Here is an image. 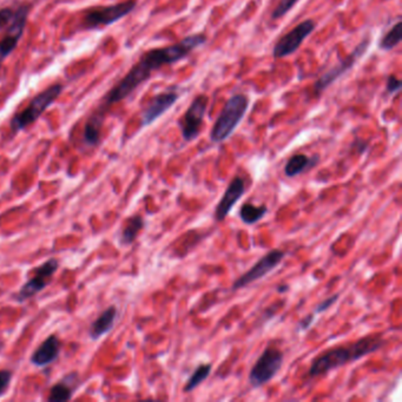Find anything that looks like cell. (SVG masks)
I'll return each mask as SVG.
<instances>
[{
    "label": "cell",
    "instance_id": "cell-1",
    "mask_svg": "<svg viewBox=\"0 0 402 402\" xmlns=\"http://www.w3.org/2000/svg\"><path fill=\"white\" fill-rule=\"evenodd\" d=\"M207 38L202 33L185 37L181 42L169 47L153 49L143 54L141 59L132 66L124 78L107 93L105 104L118 103L130 96L141 84L151 77L153 72L164 65H171L188 57L196 47L203 45Z\"/></svg>",
    "mask_w": 402,
    "mask_h": 402
},
{
    "label": "cell",
    "instance_id": "cell-2",
    "mask_svg": "<svg viewBox=\"0 0 402 402\" xmlns=\"http://www.w3.org/2000/svg\"><path fill=\"white\" fill-rule=\"evenodd\" d=\"M384 345V340L377 335H368L366 338H360L359 341L350 345L336 347L327 352L322 353L314 360L310 366V377H319L336 370L338 367L345 366L347 363L354 362L370 353L377 352Z\"/></svg>",
    "mask_w": 402,
    "mask_h": 402
},
{
    "label": "cell",
    "instance_id": "cell-3",
    "mask_svg": "<svg viewBox=\"0 0 402 402\" xmlns=\"http://www.w3.org/2000/svg\"><path fill=\"white\" fill-rule=\"evenodd\" d=\"M249 103V98L242 93L229 98L211 129V139L213 142H223L234 134L247 114Z\"/></svg>",
    "mask_w": 402,
    "mask_h": 402
},
{
    "label": "cell",
    "instance_id": "cell-4",
    "mask_svg": "<svg viewBox=\"0 0 402 402\" xmlns=\"http://www.w3.org/2000/svg\"><path fill=\"white\" fill-rule=\"evenodd\" d=\"M63 89L64 86L61 84H54L33 97L30 100L29 105L12 118V131H22L29 125L33 124L51 107V104H54L58 97L61 96Z\"/></svg>",
    "mask_w": 402,
    "mask_h": 402
},
{
    "label": "cell",
    "instance_id": "cell-5",
    "mask_svg": "<svg viewBox=\"0 0 402 402\" xmlns=\"http://www.w3.org/2000/svg\"><path fill=\"white\" fill-rule=\"evenodd\" d=\"M283 361L285 355L280 349L268 347L250 370L249 384L254 388H259L273 380L278 370H281Z\"/></svg>",
    "mask_w": 402,
    "mask_h": 402
},
{
    "label": "cell",
    "instance_id": "cell-6",
    "mask_svg": "<svg viewBox=\"0 0 402 402\" xmlns=\"http://www.w3.org/2000/svg\"><path fill=\"white\" fill-rule=\"evenodd\" d=\"M136 5L137 3L135 0H128V1L118 3V4L90 8L86 12L83 23L86 29L109 26L118 22L119 19L124 18L129 13H131Z\"/></svg>",
    "mask_w": 402,
    "mask_h": 402
},
{
    "label": "cell",
    "instance_id": "cell-7",
    "mask_svg": "<svg viewBox=\"0 0 402 402\" xmlns=\"http://www.w3.org/2000/svg\"><path fill=\"white\" fill-rule=\"evenodd\" d=\"M208 104H209V97L207 95H199L192 100L191 104L189 105L184 114L178 122L185 142H191L199 135L203 124L204 116L207 112Z\"/></svg>",
    "mask_w": 402,
    "mask_h": 402
},
{
    "label": "cell",
    "instance_id": "cell-8",
    "mask_svg": "<svg viewBox=\"0 0 402 402\" xmlns=\"http://www.w3.org/2000/svg\"><path fill=\"white\" fill-rule=\"evenodd\" d=\"M315 28L317 24L310 19L300 23L299 25H296L292 31L285 33V36L280 38L278 43L275 44L273 57L275 59H281L296 52Z\"/></svg>",
    "mask_w": 402,
    "mask_h": 402
},
{
    "label": "cell",
    "instance_id": "cell-9",
    "mask_svg": "<svg viewBox=\"0 0 402 402\" xmlns=\"http://www.w3.org/2000/svg\"><path fill=\"white\" fill-rule=\"evenodd\" d=\"M29 13V5H22L15 11V17L12 19L11 24L8 26L6 35L0 40V61H5L15 51L16 47H18L25 31Z\"/></svg>",
    "mask_w": 402,
    "mask_h": 402
},
{
    "label": "cell",
    "instance_id": "cell-10",
    "mask_svg": "<svg viewBox=\"0 0 402 402\" xmlns=\"http://www.w3.org/2000/svg\"><path fill=\"white\" fill-rule=\"evenodd\" d=\"M370 40H363L357 47L353 50L352 54H348L345 59L340 61V64L336 65L334 68L331 69L329 71L326 72L317 79V83L314 84V89L317 93H322L324 90L329 88L333 83L336 82L341 76L345 75V72H348L350 69L355 65L356 61L362 57L365 52L370 47Z\"/></svg>",
    "mask_w": 402,
    "mask_h": 402
},
{
    "label": "cell",
    "instance_id": "cell-11",
    "mask_svg": "<svg viewBox=\"0 0 402 402\" xmlns=\"http://www.w3.org/2000/svg\"><path fill=\"white\" fill-rule=\"evenodd\" d=\"M285 257V252L278 249L271 250V253H268L267 255H264L262 259L257 261V264L254 267L250 268L249 271L244 273L242 276H240L236 280L235 283L232 285V289L237 290V289L247 287L250 283L264 278L266 275L274 271L275 268L281 264Z\"/></svg>",
    "mask_w": 402,
    "mask_h": 402
},
{
    "label": "cell",
    "instance_id": "cell-12",
    "mask_svg": "<svg viewBox=\"0 0 402 402\" xmlns=\"http://www.w3.org/2000/svg\"><path fill=\"white\" fill-rule=\"evenodd\" d=\"M58 261L49 260L45 264H42L40 267L36 268L33 271V276L23 285L20 289L17 299L19 301H25V300L32 297L38 292H42L49 283L54 276V273L58 269Z\"/></svg>",
    "mask_w": 402,
    "mask_h": 402
},
{
    "label": "cell",
    "instance_id": "cell-13",
    "mask_svg": "<svg viewBox=\"0 0 402 402\" xmlns=\"http://www.w3.org/2000/svg\"><path fill=\"white\" fill-rule=\"evenodd\" d=\"M179 98V93H176L174 90L164 91V93H158L150 100L149 104L146 105V109L142 112V119H141V125L142 126H149L153 124V122L158 119L160 116H163L169 109L172 107Z\"/></svg>",
    "mask_w": 402,
    "mask_h": 402
},
{
    "label": "cell",
    "instance_id": "cell-14",
    "mask_svg": "<svg viewBox=\"0 0 402 402\" xmlns=\"http://www.w3.org/2000/svg\"><path fill=\"white\" fill-rule=\"evenodd\" d=\"M244 191H246V184H244L243 178H234L216 207V211H215L216 221H225L232 207L239 202L240 199H242Z\"/></svg>",
    "mask_w": 402,
    "mask_h": 402
},
{
    "label": "cell",
    "instance_id": "cell-15",
    "mask_svg": "<svg viewBox=\"0 0 402 402\" xmlns=\"http://www.w3.org/2000/svg\"><path fill=\"white\" fill-rule=\"evenodd\" d=\"M61 353V341L57 336L51 335L38 348L35 350L31 356V362L35 366L45 367L50 363L54 362L58 359Z\"/></svg>",
    "mask_w": 402,
    "mask_h": 402
},
{
    "label": "cell",
    "instance_id": "cell-16",
    "mask_svg": "<svg viewBox=\"0 0 402 402\" xmlns=\"http://www.w3.org/2000/svg\"><path fill=\"white\" fill-rule=\"evenodd\" d=\"M118 310L114 306H111L100 314L97 320L93 321L90 326L89 334L91 338L97 340L104 334H107L114 327V321L117 319Z\"/></svg>",
    "mask_w": 402,
    "mask_h": 402
},
{
    "label": "cell",
    "instance_id": "cell-17",
    "mask_svg": "<svg viewBox=\"0 0 402 402\" xmlns=\"http://www.w3.org/2000/svg\"><path fill=\"white\" fill-rule=\"evenodd\" d=\"M319 160V157L315 156L313 158L303 155V153H297L289 158L288 162L285 163V174L288 177H295L297 175L302 174L307 169L314 167Z\"/></svg>",
    "mask_w": 402,
    "mask_h": 402
},
{
    "label": "cell",
    "instance_id": "cell-18",
    "mask_svg": "<svg viewBox=\"0 0 402 402\" xmlns=\"http://www.w3.org/2000/svg\"><path fill=\"white\" fill-rule=\"evenodd\" d=\"M102 124H103V114H93L88 119L84 128V142L88 146H97L100 143Z\"/></svg>",
    "mask_w": 402,
    "mask_h": 402
},
{
    "label": "cell",
    "instance_id": "cell-19",
    "mask_svg": "<svg viewBox=\"0 0 402 402\" xmlns=\"http://www.w3.org/2000/svg\"><path fill=\"white\" fill-rule=\"evenodd\" d=\"M143 227H144V221H143L142 216L135 215L129 218L128 221L125 222L124 228L122 229L121 242L123 244H131L138 235V232L142 230Z\"/></svg>",
    "mask_w": 402,
    "mask_h": 402
},
{
    "label": "cell",
    "instance_id": "cell-20",
    "mask_svg": "<svg viewBox=\"0 0 402 402\" xmlns=\"http://www.w3.org/2000/svg\"><path fill=\"white\" fill-rule=\"evenodd\" d=\"M268 208L266 206L256 207L252 203H244L240 209V218L246 225H255L267 214Z\"/></svg>",
    "mask_w": 402,
    "mask_h": 402
},
{
    "label": "cell",
    "instance_id": "cell-21",
    "mask_svg": "<svg viewBox=\"0 0 402 402\" xmlns=\"http://www.w3.org/2000/svg\"><path fill=\"white\" fill-rule=\"evenodd\" d=\"M401 22H398L380 40L379 49L384 51L391 50V49H394L395 47H398V44L401 43Z\"/></svg>",
    "mask_w": 402,
    "mask_h": 402
},
{
    "label": "cell",
    "instance_id": "cell-22",
    "mask_svg": "<svg viewBox=\"0 0 402 402\" xmlns=\"http://www.w3.org/2000/svg\"><path fill=\"white\" fill-rule=\"evenodd\" d=\"M72 394H73V388L71 384H68V379H66V381H61L51 388L49 401H69L71 400Z\"/></svg>",
    "mask_w": 402,
    "mask_h": 402
},
{
    "label": "cell",
    "instance_id": "cell-23",
    "mask_svg": "<svg viewBox=\"0 0 402 402\" xmlns=\"http://www.w3.org/2000/svg\"><path fill=\"white\" fill-rule=\"evenodd\" d=\"M211 372V365L207 363V365H201V366L196 368L195 372L192 373L191 377L189 379L188 382L185 384L184 391L185 393H190V391H194L195 388L199 387V384H202Z\"/></svg>",
    "mask_w": 402,
    "mask_h": 402
},
{
    "label": "cell",
    "instance_id": "cell-24",
    "mask_svg": "<svg viewBox=\"0 0 402 402\" xmlns=\"http://www.w3.org/2000/svg\"><path fill=\"white\" fill-rule=\"evenodd\" d=\"M300 0H280L274 11L271 13V18L278 19L282 18L283 16L287 15L294 6H295Z\"/></svg>",
    "mask_w": 402,
    "mask_h": 402
},
{
    "label": "cell",
    "instance_id": "cell-25",
    "mask_svg": "<svg viewBox=\"0 0 402 402\" xmlns=\"http://www.w3.org/2000/svg\"><path fill=\"white\" fill-rule=\"evenodd\" d=\"M15 17V11L11 8H3L0 11V30L8 28L11 24L12 19Z\"/></svg>",
    "mask_w": 402,
    "mask_h": 402
},
{
    "label": "cell",
    "instance_id": "cell-26",
    "mask_svg": "<svg viewBox=\"0 0 402 402\" xmlns=\"http://www.w3.org/2000/svg\"><path fill=\"white\" fill-rule=\"evenodd\" d=\"M11 379L12 373L10 370H0V396L8 391Z\"/></svg>",
    "mask_w": 402,
    "mask_h": 402
},
{
    "label": "cell",
    "instance_id": "cell-27",
    "mask_svg": "<svg viewBox=\"0 0 402 402\" xmlns=\"http://www.w3.org/2000/svg\"><path fill=\"white\" fill-rule=\"evenodd\" d=\"M402 83L400 79L396 78L395 76H389L387 81V93L394 95V93H398L400 89H401Z\"/></svg>",
    "mask_w": 402,
    "mask_h": 402
},
{
    "label": "cell",
    "instance_id": "cell-28",
    "mask_svg": "<svg viewBox=\"0 0 402 402\" xmlns=\"http://www.w3.org/2000/svg\"><path fill=\"white\" fill-rule=\"evenodd\" d=\"M338 295H333L331 297H329V299L324 300V301H322V302H321L320 305L317 307L315 313H322V312H324V310H327L329 307L333 306V305H334V303L338 301Z\"/></svg>",
    "mask_w": 402,
    "mask_h": 402
},
{
    "label": "cell",
    "instance_id": "cell-29",
    "mask_svg": "<svg viewBox=\"0 0 402 402\" xmlns=\"http://www.w3.org/2000/svg\"><path fill=\"white\" fill-rule=\"evenodd\" d=\"M314 315H309V317H306L302 321H300L299 327L300 331H306L310 327V324H313Z\"/></svg>",
    "mask_w": 402,
    "mask_h": 402
},
{
    "label": "cell",
    "instance_id": "cell-30",
    "mask_svg": "<svg viewBox=\"0 0 402 402\" xmlns=\"http://www.w3.org/2000/svg\"><path fill=\"white\" fill-rule=\"evenodd\" d=\"M288 288H289V285H283V287H278V292H285V290H287V289H288Z\"/></svg>",
    "mask_w": 402,
    "mask_h": 402
}]
</instances>
